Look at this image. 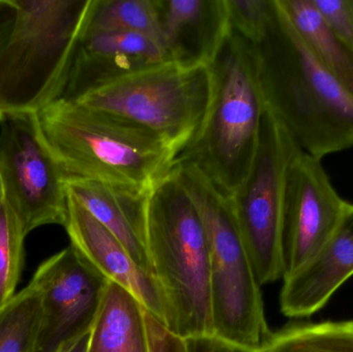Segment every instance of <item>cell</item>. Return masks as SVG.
<instances>
[{"mask_svg": "<svg viewBox=\"0 0 353 352\" xmlns=\"http://www.w3.org/2000/svg\"><path fill=\"white\" fill-rule=\"evenodd\" d=\"M270 109L311 156L353 147V94L315 57L279 0L267 37L255 45Z\"/></svg>", "mask_w": 353, "mask_h": 352, "instance_id": "obj_1", "label": "cell"}, {"mask_svg": "<svg viewBox=\"0 0 353 352\" xmlns=\"http://www.w3.org/2000/svg\"><path fill=\"white\" fill-rule=\"evenodd\" d=\"M37 118L66 178L150 192L178 163L175 149L157 134L74 101H55Z\"/></svg>", "mask_w": 353, "mask_h": 352, "instance_id": "obj_2", "label": "cell"}, {"mask_svg": "<svg viewBox=\"0 0 353 352\" xmlns=\"http://www.w3.org/2000/svg\"><path fill=\"white\" fill-rule=\"evenodd\" d=\"M147 237L165 328L179 337L214 334L207 235L176 165L149 194Z\"/></svg>", "mask_w": 353, "mask_h": 352, "instance_id": "obj_3", "label": "cell"}, {"mask_svg": "<svg viewBox=\"0 0 353 352\" xmlns=\"http://www.w3.org/2000/svg\"><path fill=\"white\" fill-rule=\"evenodd\" d=\"M214 90L212 64L165 59L99 81L68 101L144 128L180 157L203 132Z\"/></svg>", "mask_w": 353, "mask_h": 352, "instance_id": "obj_4", "label": "cell"}, {"mask_svg": "<svg viewBox=\"0 0 353 352\" xmlns=\"http://www.w3.org/2000/svg\"><path fill=\"white\" fill-rule=\"evenodd\" d=\"M212 65L215 90L207 122L178 163L199 165L230 196L252 169L268 105L256 47L238 33L232 31Z\"/></svg>", "mask_w": 353, "mask_h": 352, "instance_id": "obj_5", "label": "cell"}, {"mask_svg": "<svg viewBox=\"0 0 353 352\" xmlns=\"http://www.w3.org/2000/svg\"><path fill=\"white\" fill-rule=\"evenodd\" d=\"M17 3L18 21L0 52V121L61 99L91 0Z\"/></svg>", "mask_w": 353, "mask_h": 352, "instance_id": "obj_6", "label": "cell"}, {"mask_svg": "<svg viewBox=\"0 0 353 352\" xmlns=\"http://www.w3.org/2000/svg\"><path fill=\"white\" fill-rule=\"evenodd\" d=\"M176 169L207 235L214 335L261 349L272 333L265 322L261 284L241 237L230 196L195 163L181 161Z\"/></svg>", "mask_w": 353, "mask_h": 352, "instance_id": "obj_7", "label": "cell"}, {"mask_svg": "<svg viewBox=\"0 0 353 352\" xmlns=\"http://www.w3.org/2000/svg\"><path fill=\"white\" fill-rule=\"evenodd\" d=\"M296 147L288 128L267 105L252 169L243 185L230 196L261 285L283 279L286 178Z\"/></svg>", "mask_w": 353, "mask_h": 352, "instance_id": "obj_8", "label": "cell"}, {"mask_svg": "<svg viewBox=\"0 0 353 352\" xmlns=\"http://www.w3.org/2000/svg\"><path fill=\"white\" fill-rule=\"evenodd\" d=\"M0 177L4 200L26 235L43 225L65 227L66 177L41 134L37 114L0 121Z\"/></svg>", "mask_w": 353, "mask_h": 352, "instance_id": "obj_9", "label": "cell"}, {"mask_svg": "<svg viewBox=\"0 0 353 352\" xmlns=\"http://www.w3.org/2000/svg\"><path fill=\"white\" fill-rule=\"evenodd\" d=\"M110 282L72 245L41 264L30 281L41 296L37 352H59L82 344Z\"/></svg>", "mask_w": 353, "mask_h": 352, "instance_id": "obj_10", "label": "cell"}, {"mask_svg": "<svg viewBox=\"0 0 353 352\" xmlns=\"http://www.w3.org/2000/svg\"><path fill=\"white\" fill-rule=\"evenodd\" d=\"M347 204L332 184L321 159L296 147L286 178L283 279L327 243Z\"/></svg>", "mask_w": 353, "mask_h": 352, "instance_id": "obj_11", "label": "cell"}, {"mask_svg": "<svg viewBox=\"0 0 353 352\" xmlns=\"http://www.w3.org/2000/svg\"><path fill=\"white\" fill-rule=\"evenodd\" d=\"M65 229L70 245L111 282L130 291L144 309L167 327L165 298L157 279L145 272L121 242L68 192Z\"/></svg>", "mask_w": 353, "mask_h": 352, "instance_id": "obj_12", "label": "cell"}, {"mask_svg": "<svg viewBox=\"0 0 353 352\" xmlns=\"http://www.w3.org/2000/svg\"><path fill=\"white\" fill-rule=\"evenodd\" d=\"M353 276V204L327 243L298 271L283 279L280 308L290 318H308L321 311Z\"/></svg>", "mask_w": 353, "mask_h": 352, "instance_id": "obj_13", "label": "cell"}, {"mask_svg": "<svg viewBox=\"0 0 353 352\" xmlns=\"http://www.w3.org/2000/svg\"><path fill=\"white\" fill-rule=\"evenodd\" d=\"M85 23L59 101H74L99 81L169 59L165 47L151 37L122 31L91 32Z\"/></svg>", "mask_w": 353, "mask_h": 352, "instance_id": "obj_14", "label": "cell"}, {"mask_svg": "<svg viewBox=\"0 0 353 352\" xmlns=\"http://www.w3.org/2000/svg\"><path fill=\"white\" fill-rule=\"evenodd\" d=\"M169 59L213 64L232 28L226 0H155Z\"/></svg>", "mask_w": 353, "mask_h": 352, "instance_id": "obj_15", "label": "cell"}, {"mask_svg": "<svg viewBox=\"0 0 353 352\" xmlns=\"http://www.w3.org/2000/svg\"><path fill=\"white\" fill-rule=\"evenodd\" d=\"M68 194L126 248L137 264L155 278L147 237V202L150 192L66 178Z\"/></svg>", "mask_w": 353, "mask_h": 352, "instance_id": "obj_16", "label": "cell"}, {"mask_svg": "<svg viewBox=\"0 0 353 352\" xmlns=\"http://www.w3.org/2000/svg\"><path fill=\"white\" fill-rule=\"evenodd\" d=\"M147 314L130 291L110 282L84 352H150Z\"/></svg>", "mask_w": 353, "mask_h": 352, "instance_id": "obj_17", "label": "cell"}, {"mask_svg": "<svg viewBox=\"0 0 353 352\" xmlns=\"http://www.w3.org/2000/svg\"><path fill=\"white\" fill-rule=\"evenodd\" d=\"M315 57L353 94V56L312 0H279Z\"/></svg>", "mask_w": 353, "mask_h": 352, "instance_id": "obj_18", "label": "cell"}, {"mask_svg": "<svg viewBox=\"0 0 353 352\" xmlns=\"http://www.w3.org/2000/svg\"><path fill=\"white\" fill-rule=\"evenodd\" d=\"M85 29L139 33L163 45L155 0H91Z\"/></svg>", "mask_w": 353, "mask_h": 352, "instance_id": "obj_19", "label": "cell"}, {"mask_svg": "<svg viewBox=\"0 0 353 352\" xmlns=\"http://www.w3.org/2000/svg\"><path fill=\"white\" fill-rule=\"evenodd\" d=\"M261 352H353V320L286 327L270 335Z\"/></svg>", "mask_w": 353, "mask_h": 352, "instance_id": "obj_20", "label": "cell"}, {"mask_svg": "<svg viewBox=\"0 0 353 352\" xmlns=\"http://www.w3.org/2000/svg\"><path fill=\"white\" fill-rule=\"evenodd\" d=\"M41 296L29 283L0 309V352H37Z\"/></svg>", "mask_w": 353, "mask_h": 352, "instance_id": "obj_21", "label": "cell"}, {"mask_svg": "<svg viewBox=\"0 0 353 352\" xmlns=\"http://www.w3.org/2000/svg\"><path fill=\"white\" fill-rule=\"evenodd\" d=\"M26 236L18 217L3 200L0 205V309L16 295Z\"/></svg>", "mask_w": 353, "mask_h": 352, "instance_id": "obj_22", "label": "cell"}, {"mask_svg": "<svg viewBox=\"0 0 353 352\" xmlns=\"http://www.w3.org/2000/svg\"><path fill=\"white\" fill-rule=\"evenodd\" d=\"M150 352H261L216 335L179 337L147 314Z\"/></svg>", "mask_w": 353, "mask_h": 352, "instance_id": "obj_23", "label": "cell"}, {"mask_svg": "<svg viewBox=\"0 0 353 352\" xmlns=\"http://www.w3.org/2000/svg\"><path fill=\"white\" fill-rule=\"evenodd\" d=\"M232 30L253 45L267 37L273 19L274 0H226Z\"/></svg>", "mask_w": 353, "mask_h": 352, "instance_id": "obj_24", "label": "cell"}, {"mask_svg": "<svg viewBox=\"0 0 353 352\" xmlns=\"http://www.w3.org/2000/svg\"><path fill=\"white\" fill-rule=\"evenodd\" d=\"M353 56V0H312Z\"/></svg>", "mask_w": 353, "mask_h": 352, "instance_id": "obj_25", "label": "cell"}, {"mask_svg": "<svg viewBox=\"0 0 353 352\" xmlns=\"http://www.w3.org/2000/svg\"><path fill=\"white\" fill-rule=\"evenodd\" d=\"M17 0H0V52L8 43L19 18Z\"/></svg>", "mask_w": 353, "mask_h": 352, "instance_id": "obj_26", "label": "cell"}, {"mask_svg": "<svg viewBox=\"0 0 353 352\" xmlns=\"http://www.w3.org/2000/svg\"><path fill=\"white\" fill-rule=\"evenodd\" d=\"M4 200V192H3V185H2L1 177H0V205L3 202Z\"/></svg>", "mask_w": 353, "mask_h": 352, "instance_id": "obj_27", "label": "cell"}, {"mask_svg": "<svg viewBox=\"0 0 353 352\" xmlns=\"http://www.w3.org/2000/svg\"><path fill=\"white\" fill-rule=\"evenodd\" d=\"M85 341L84 342L82 343V344L80 345V346L77 347V349H72V351L70 352H84Z\"/></svg>", "mask_w": 353, "mask_h": 352, "instance_id": "obj_28", "label": "cell"}, {"mask_svg": "<svg viewBox=\"0 0 353 352\" xmlns=\"http://www.w3.org/2000/svg\"><path fill=\"white\" fill-rule=\"evenodd\" d=\"M79 346H80V345H79ZM78 347V346H77ZM77 347H74V349H77ZM64 349V351H59V352H70L72 351V349Z\"/></svg>", "mask_w": 353, "mask_h": 352, "instance_id": "obj_29", "label": "cell"}]
</instances>
